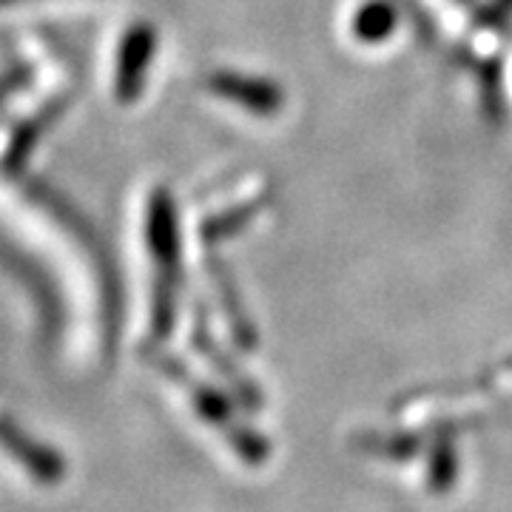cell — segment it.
<instances>
[{
  "label": "cell",
  "mask_w": 512,
  "mask_h": 512,
  "mask_svg": "<svg viewBox=\"0 0 512 512\" xmlns=\"http://www.w3.org/2000/svg\"><path fill=\"white\" fill-rule=\"evenodd\" d=\"M148 254L154 259V299H151V336L163 342L177 319V288L183 276V242L177 205L165 188H157L148 200L146 214Z\"/></svg>",
  "instance_id": "6da1fadb"
},
{
  "label": "cell",
  "mask_w": 512,
  "mask_h": 512,
  "mask_svg": "<svg viewBox=\"0 0 512 512\" xmlns=\"http://www.w3.org/2000/svg\"><path fill=\"white\" fill-rule=\"evenodd\" d=\"M148 362L157 367L163 373L165 379H171L174 384L185 387V393L191 396V404L194 410L200 413L202 421H208L222 439L231 444V450L237 453L242 461L248 464H262L265 458L271 456V444L262 433H256L254 427L242 424L234 410V404L228 402L222 396L217 387H211L208 382H200L188 367L174 359L171 353H163V350H146Z\"/></svg>",
  "instance_id": "7a4b0ae2"
},
{
  "label": "cell",
  "mask_w": 512,
  "mask_h": 512,
  "mask_svg": "<svg viewBox=\"0 0 512 512\" xmlns=\"http://www.w3.org/2000/svg\"><path fill=\"white\" fill-rule=\"evenodd\" d=\"M0 447L15 458L37 484L52 487V484H60L69 473L66 458L60 456L55 447H49L46 441L35 439L12 416H0Z\"/></svg>",
  "instance_id": "3957f363"
},
{
  "label": "cell",
  "mask_w": 512,
  "mask_h": 512,
  "mask_svg": "<svg viewBox=\"0 0 512 512\" xmlns=\"http://www.w3.org/2000/svg\"><path fill=\"white\" fill-rule=\"evenodd\" d=\"M157 49V32L151 23H134L117 49V72H114V94L120 103H134L146 89V74Z\"/></svg>",
  "instance_id": "277c9868"
},
{
  "label": "cell",
  "mask_w": 512,
  "mask_h": 512,
  "mask_svg": "<svg viewBox=\"0 0 512 512\" xmlns=\"http://www.w3.org/2000/svg\"><path fill=\"white\" fill-rule=\"evenodd\" d=\"M208 89L222 100L237 103L239 109L251 111L256 117H274L285 106L282 86H276L274 80H262V77H248V74L239 72H214L208 77Z\"/></svg>",
  "instance_id": "5b68a950"
},
{
  "label": "cell",
  "mask_w": 512,
  "mask_h": 512,
  "mask_svg": "<svg viewBox=\"0 0 512 512\" xmlns=\"http://www.w3.org/2000/svg\"><path fill=\"white\" fill-rule=\"evenodd\" d=\"M191 342H194V348L200 350L202 359L220 373L222 382H228V387L234 390V396H237L239 402L245 404L248 410H259V407H262V393H259V387L242 373V367H239L234 359H228V356L222 353L220 345H217V339L211 336V330L205 325L202 313H197V319H194Z\"/></svg>",
  "instance_id": "8992f818"
},
{
  "label": "cell",
  "mask_w": 512,
  "mask_h": 512,
  "mask_svg": "<svg viewBox=\"0 0 512 512\" xmlns=\"http://www.w3.org/2000/svg\"><path fill=\"white\" fill-rule=\"evenodd\" d=\"M66 106H69V100H66V97H57L52 103H46L40 111H35L26 123H20V128L12 134V140H9V151H6V157H3V168H6V171H18V168L26 165L29 154H32L37 143H40V137H43V134L49 131V126L66 111Z\"/></svg>",
  "instance_id": "52a82bcc"
},
{
  "label": "cell",
  "mask_w": 512,
  "mask_h": 512,
  "mask_svg": "<svg viewBox=\"0 0 512 512\" xmlns=\"http://www.w3.org/2000/svg\"><path fill=\"white\" fill-rule=\"evenodd\" d=\"M208 274H211L214 285H217L222 313H225V319H228V328H231V333H234L237 345L239 348H254L256 345L254 325L248 322V316H245V311H242V302H239L237 291L231 288V276H228V271L222 268V262L217 259V256L208 262Z\"/></svg>",
  "instance_id": "ba28073f"
},
{
  "label": "cell",
  "mask_w": 512,
  "mask_h": 512,
  "mask_svg": "<svg viewBox=\"0 0 512 512\" xmlns=\"http://www.w3.org/2000/svg\"><path fill=\"white\" fill-rule=\"evenodd\" d=\"M396 9L387 0H367L353 15V35L359 43H384L396 29Z\"/></svg>",
  "instance_id": "9c48e42d"
},
{
  "label": "cell",
  "mask_w": 512,
  "mask_h": 512,
  "mask_svg": "<svg viewBox=\"0 0 512 512\" xmlns=\"http://www.w3.org/2000/svg\"><path fill=\"white\" fill-rule=\"evenodd\" d=\"M458 478V453L456 444L441 436L433 447V456H430V473H427V481H430V493H450L453 481Z\"/></svg>",
  "instance_id": "30bf717a"
},
{
  "label": "cell",
  "mask_w": 512,
  "mask_h": 512,
  "mask_svg": "<svg viewBox=\"0 0 512 512\" xmlns=\"http://www.w3.org/2000/svg\"><path fill=\"white\" fill-rule=\"evenodd\" d=\"M256 211H259V205H237V208L222 211V214H217V217H208V220L200 225L202 242L214 245V242H222V239L234 237L237 231H242L248 222L254 220Z\"/></svg>",
  "instance_id": "8fae6325"
},
{
  "label": "cell",
  "mask_w": 512,
  "mask_h": 512,
  "mask_svg": "<svg viewBox=\"0 0 512 512\" xmlns=\"http://www.w3.org/2000/svg\"><path fill=\"white\" fill-rule=\"evenodd\" d=\"M26 83H29V69H18V72L0 77V103H3L6 97H12L15 92H20Z\"/></svg>",
  "instance_id": "7c38bea8"
},
{
  "label": "cell",
  "mask_w": 512,
  "mask_h": 512,
  "mask_svg": "<svg viewBox=\"0 0 512 512\" xmlns=\"http://www.w3.org/2000/svg\"><path fill=\"white\" fill-rule=\"evenodd\" d=\"M498 9H501V12H510L512 0H498Z\"/></svg>",
  "instance_id": "4fadbf2b"
}]
</instances>
